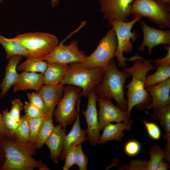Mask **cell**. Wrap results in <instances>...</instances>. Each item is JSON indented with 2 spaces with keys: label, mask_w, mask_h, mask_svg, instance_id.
<instances>
[{
  "label": "cell",
  "mask_w": 170,
  "mask_h": 170,
  "mask_svg": "<svg viewBox=\"0 0 170 170\" xmlns=\"http://www.w3.org/2000/svg\"><path fill=\"white\" fill-rule=\"evenodd\" d=\"M148 136L151 139L157 140L160 139L162 132L160 127L155 123L142 120Z\"/></svg>",
  "instance_id": "cell-34"
},
{
  "label": "cell",
  "mask_w": 170,
  "mask_h": 170,
  "mask_svg": "<svg viewBox=\"0 0 170 170\" xmlns=\"http://www.w3.org/2000/svg\"><path fill=\"white\" fill-rule=\"evenodd\" d=\"M131 76L129 73L118 69L113 59L105 71L103 78L95 90L98 98L114 99L119 107L127 111L128 101L124 96V86L127 79Z\"/></svg>",
  "instance_id": "cell-3"
},
{
  "label": "cell",
  "mask_w": 170,
  "mask_h": 170,
  "mask_svg": "<svg viewBox=\"0 0 170 170\" xmlns=\"http://www.w3.org/2000/svg\"><path fill=\"white\" fill-rule=\"evenodd\" d=\"M3 147L5 159L0 170H49L42 161H37L32 157L37 148L29 142L4 138Z\"/></svg>",
  "instance_id": "cell-2"
},
{
  "label": "cell",
  "mask_w": 170,
  "mask_h": 170,
  "mask_svg": "<svg viewBox=\"0 0 170 170\" xmlns=\"http://www.w3.org/2000/svg\"><path fill=\"white\" fill-rule=\"evenodd\" d=\"M0 44L6 53V59L15 55L29 57L26 49L20 43L13 38H8L0 34Z\"/></svg>",
  "instance_id": "cell-24"
},
{
  "label": "cell",
  "mask_w": 170,
  "mask_h": 170,
  "mask_svg": "<svg viewBox=\"0 0 170 170\" xmlns=\"http://www.w3.org/2000/svg\"><path fill=\"white\" fill-rule=\"evenodd\" d=\"M117 42L113 27L101 39L95 50L81 63L89 69L99 68L105 70L111 60L115 56Z\"/></svg>",
  "instance_id": "cell-8"
},
{
  "label": "cell",
  "mask_w": 170,
  "mask_h": 170,
  "mask_svg": "<svg viewBox=\"0 0 170 170\" xmlns=\"http://www.w3.org/2000/svg\"><path fill=\"white\" fill-rule=\"evenodd\" d=\"M48 63L39 59L29 57L17 68V70L20 71L43 74L47 68Z\"/></svg>",
  "instance_id": "cell-26"
},
{
  "label": "cell",
  "mask_w": 170,
  "mask_h": 170,
  "mask_svg": "<svg viewBox=\"0 0 170 170\" xmlns=\"http://www.w3.org/2000/svg\"><path fill=\"white\" fill-rule=\"evenodd\" d=\"M4 138L0 134V170L2 167L5 161V156L4 152L3 143Z\"/></svg>",
  "instance_id": "cell-42"
},
{
  "label": "cell",
  "mask_w": 170,
  "mask_h": 170,
  "mask_svg": "<svg viewBox=\"0 0 170 170\" xmlns=\"http://www.w3.org/2000/svg\"><path fill=\"white\" fill-rule=\"evenodd\" d=\"M1 116L6 127L14 135L19 124L20 121H18L12 117L10 115L8 109H6L3 111Z\"/></svg>",
  "instance_id": "cell-32"
},
{
  "label": "cell",
  "mask_w": 170,
  "mask_h": 170,
  "mask_svg": "<svg viewBox=\"0 0 170 170\" xmlns=\"http://www.w3.org/2000/svg\"><path fill=\"white\" fill-rule=\"evenodd\" d=\"M133 61L131 67L122 69L132 76L130 82L124 87L127 89V112L129 116L133 107L135 106L139 110H144L151 102V98L145 87L144 82L148 72L156 68L151 59L145 60L141 57Z\"/></svg>",
  "instance_id": "cell-1"
},
{
  "label": "cell",
  "mask_w": 170,
  "mask_h": 170,
  "mask_svg": "<svg viewBox=\"0 0 170 170\" xmlns=\"http://www.w3.org/2000/svg\"><path fill=\"white\" fill-rule=\"evenodd\" d=\"M170 4V0H160Z\"/></svg>",
  "instance_id": "cell-45"
},
{
  "label": "cell",
  "mask_w": 170,
  "mask_h": 170,
  "mask_svg": "<svg viewBox=\"0 0 170 170\" xmlns=\"http://www.w3.org/2000/svg\"><path fill=\"white\" fill-rule=\"evenodd\" d=\"M156 71L151 75H147L145 77V88L156 85L170 79V65L156 66Z\"/></svg>",
  "instance_id": "cell-25"
},
{
  "label": "cell",
  "mask_w": 170,
  "mask_h": 170,
  "mask_svg": "<svg viewBox=\"0 0 170 170\" xmlns=\"http://www.w3.org/2000/svg\"><path fill=\"white\" fill-rule=\"evenodd\" d=\"M54 127L53 118L46 117L41 125L35 144L37 149L41 148L45 144Z\"/></svg>",
  "instance_id": "cell-27"
},
{
  "label": "cell",
  "mask_w": 170,
  "mask_h": 170,
  "mask_svg": "<svg viewBox=\"0 0 170 170\" xmlns=\"http://www.w3.org/2000/svg\"><path fill=\"white\" fill-rule=\"evenodd\" d=\"M76 146L74 147L68 152L65 156V163L63 168V170H68L76 164Z\"/></svg>",
  "instance_id": "cell-39"
},
{
  "label": "cell",
  "mask_w": 170,
  "mask_h": 170,
  "mask_svg": "<svg viewBox=\"0 0 170 170\" xmlns=\"http://www.w3.org/2000/svg\"><path fill=\"white\" fill-rule=\"evenodd\" d=\"M81 91V88L77 87L67 85L65 87L63 96L54 114L56 122L64 129L77 117L78 112L76 106Z\"/></svg>",
  "instance_id": "cell-9"
},
{
  "label": "cell",
  "mask_w": 170,
  "mask_h": 170,
  "mask_svg": "<svg viewBox=\"0 0 170 170\" xmlns=\"http://www.w3.org/2000/svg\"><path fill=\"white\" fill-rule=\"evenodd\" d=\"M170 167L168 162L162 159L160 162L156 170H167Z\"/></svg>",
  "instance_id": "cell-43"
},
{
  "label": "cell",
  "mask_w": 170,
  "mask_h": 170,
  "mask_svg": "<svg viewBox=\"0 0 170 170\" xmlns=\"http://www.w3.org/2000/svg\"><path fill=\"white\" fill-rule=\"evenodd\" d=\"M11 107L9 113L11 116L16 119L20 121V113L22 110L23 104L20 100L15 98L11 102Z\"/></svg>",
  "instance_id": "cell-38"
},
{
  "label": "cell",
  "mask_w": 170,
  "mask_h": 170,
  "mask_svg": "<svg viewBox=\"0 0 170 170\" xmlns=\"http://www.w3.org/2000/svg\"><path fill=\"white\" fill-rule=\"evenodd\" d=\"M45 116L33 119H28L30 128L29 142L35 145L41 125L46 118Z\"/></svg>",
  "instance_id": "cell-30"
},
{
  "label": "cell",
  "mask_w": 170,
  "mask_h": 170,
  "mask_svg": "<svg viewBox=\"0 0 170 170\" xmlns=\"http://www.w3.org/2000/svg\"><path fill=\"white\" fill-rule=\"evenodd\" d=\"M65 129L59 124L54 127L51 134L45 144L50 151V158L54 163L57 164L63 148L65 137Z\"/></svg>",
  "instance_id": "cell-19"
},
{
  "label": "cell",
  "mask_w": 170,
  "mask_h": 170,
  "mask_svg": "<svg viewBox=\"0 0 170 170\" xmlns=\"http://www.w3.org/2000/svg\"><path fill=\"white\" fill-rule=\"evenodd\" d=\"M150 168L149 161L136 159L132 160L129 164L125 163L123 166L119 167L118 169L121 170H150Z\"/></svg>",
  "instance_id": "cell-31"
},
{
  "label": "cell",
  "mask_w": 170,
  "mask_h": 170,
  "mask_svg": "<svg viewBox=\"0 0 170 170\" xmlns=\"http://www.w3.org/2000/svg\"><path fill=\"white\" fill-rule=\"evenodd\" d=\"M61 42L55 49L46 56L39 59L47 62H54L69 65L75 63H82L87 56L80 50L78 42L73 39L68 45Z\"/></svg>",
  "instance_id": "cell-10"
},
{
  "label": "cell",
  "mask_w": 170,
  "mask_h": 170,
  "mask_svg": "<svg viewBox=\"0 0 170 170\" xmlns=\"http://www.w3.org/2000/svg\"><path fill=\"white\" fill-rule=\"evenodd\" d=\"M148 152L150 156V170H156L160 162L165 158L164 150L156 145L150 148Z\"/></svg>",
  "instance_id": "cell-29"
},
{
  "label": "cell",
  "mask_w": 170,
  "mask_h": 170,
  "mask_svg": "<svg viewBox=\"0 0 170 170\" xmlns=\"http://www.w3.org/2000/svg\"><path fill=\"white\" fill-rule=\"evenodd\" d=\"M44 85L43 74L23 71L19 74L18 80L13 86V91L16 93L31 89L38 92Z\"/></svg>",
  "instance_id": "cell-18"
},
{
  "label": "cell",
  "mask_w": 170,
  "mask_h": 170,
  "mask_svg": "<svg viewBox=\"0 0 170 170\" xmlns=\"http://www.w3.org/2000/svg\"><path fill=\"white\" fill-rule=\"evenodd\" d=\"M146 113L150 114L148 112ZM156 120L160 121L165 131L163 138L166 140L164 158L170 162V104H169L156 111H154L152 115L150 114Z\"/></svg>",
  "instance_id": "cell-22"
},
{
  "label": "cell",
  "mask_w": 170,
  "mask_h": 170,
  "mask_svg": "<svg viewBox=\"0 0 170 170\" xmlns=\"http://www.w3.org/2000/svg\"><path fill=\"white\" fill-rule=\"evenodd\" d=\"M134 0H99L100 11L103 14V19L109 22L113 20L128 21Z\"/></svg>",
  "instance_id": "cell-11"
},
{
  "label": "cell",
  "mask_w": 170,
  "mask_h": 170,
  "mask_svg": "<svg viewBox=\"0 0 170 170\" xmlns=\"http://www.w3.org/2000/svg\"><path fill=\"white\" fill-rule=\"evenodd\" d=\"M132 122H119L116 124L110 123L106 124L102 129L103 133L98 144H104L110 140L122 141L124 133V130H129L131 128Z\"/></svg>",
  "instance_id": "cell-20"
},
{
  "label": "cell",
  "mask_w": 170,
  "mask_h": 170,
  "mask_svg": "<svg viewBox=\"0 0 170 170\" xmlns=\"http://www.w3.org/2000/svg\"><path fill=\"white\" fill-rule=\"evenodd\" d=\"M87 106L85 110H82L87 124L86 130L88 140L91 145L98 144L101 130L99 122L96 103L98 98L95 90L88 95Z\"/></svg>",
  "instance_id": "cell-12"
},
{
  "label": "cell",
  "mask_w": 170,
  "mask_h": 170,
  "mask_svg": "<svg viewBox=\"0 0 170 170\" xmlns=\"http://www.w3.org/2000/svg\"><path fill=\"white\" fill-rule=\"evenodd\" d=\"M131 14L147 17L160 28H170V4L160 0H134Z\"/></svg>",
  "instance_id": "cell-6"
},
{
  "label": "cell",
  "mask_w": 170,
  "mask_h": 170,
  "mask_svg": "<svg viewBox=\"0 0 170 170\" xmlns=\"http://www.w3.org/2000/svg\"><path fill=\"white\" fill-rule=\"evenodd\" d=\"M97 102L99 106L98 113L101 130L106 124L112 122L133 123L127 111L123 110L114 105L110 100L98 97Z\"/></svg>",
  "instance_id": "cell-13"
},
{
  "label": "cell",
  "mask_w": 170,
  "mask_h": 170,
  "mask_svg": "<svg viewBox=\"0 0 170 170\" xmlns=\"http://www.w3.org/2000/svg\"><path fill=\"white\" fill-rule=\"evenodd\" d=\"M3 0H0V4L3 2Z\"/></svg>",
  "instance_id": "cell-46"
},
{
  "label": "cell",
  "mask_w": 170,
  "mask_h": 170,
  "mask_svg": "<svg viewBox=\"0 0 170 170\" xmlns=\"http://www.w3.org/2000/svg\"><path fill=\"white\" fill-rule=\"evenodd\" d=\"M105 71L99 68H87L83 66L81 63L70 64L60 84L80 88L82 91L80 97H86L101 82Z\"/></svg>",
  "instance_id": "cell-4"
},
{
  "label": "cell",
  "mask_w": 170,
  "mask_h": 170,
  "mask_svg": "<svg viewBox=\"0 0 170 170\" xmlns=\"http://www.w3.org/2000/svg\"><path fill=\"white\" fill-rule=\"evenodd\" d=\"M59 4V0H51V5L53 8H55Z\"/></svg>",
  "instance_id": "cell-44"
},
{
  "label": "cell",
  "mask_w": 170,
  "mask_h": 170,
  "mask_svg": "<svg viewBox=\"0 0 170 170\" xmlns=\"http://www.w3.org/2000/svg\"><path fill=\"white\" fill-rule=\"evenodd\" d=\"M25 116L28 119L45 116L44 112L29 102L26 101L23 107Z\"/></svg>",
  "instance_id": "cell-33"
},
{
  "label": "cell",
  "mask_w": 170,
  "mask_h": 170,
  "mask_svg": "<svg viewBox=\"0 0 170 170\" xmlns=\"http://www.w3.org/2000/svg\"><path fill=\"white\" fill-rule=\"evenodd\" d=\"M145 88L151 98V102L145 109H153L156 111L170 104V79Z\"/></svg>",
  "instance_id": "cell-16"
},
{
  "label": "cell",
  "mask_w": 170,
  "mask_h": 170,
  "mask_svg": "<svg viewBox=\"0 0 170 170\" xmlns=\"http://www.w3.org/2000/svg\"><path fill=\"white\" fill-rule=\"evenodd\" d=\"M30 133L28 119L25 115L20 117L19 124L14 134V139L23 142H29Z\"/></svg>",
  "instance_id": "cell-28"
},
{
  "label": "cell",
  "mask_w": 170,
  "mask_h": 170,
  "mask_svg": "<svg viewBox=\"0 0 170 170\" xmlns=\"http://www.w3.org/2000/svg\"><path fill=\"white\" fill-rule=\"evenodd\" d=\"M27 50L29 57L40 59L51 53L58 45L57 37L46 32H28L13 38Z\"/></svg>",
  "instance_id": "cell-7"
},
{
  "label": "cell",
  "mask_w": 170,
  "mask_h": 170,
  "mask_svg": "<svg viewBox=\"0 0 170 170\" xmlns=\"http://www.w3.org/2000/svg\"><path fill=\"white\" fill-rule=\"evenodd\" d=\"M141 18L134 16L130 21H123L113 20L109 22L115 31L117 39V46L115 53V56L117 59L118 65L120 67H126V61H133L141 56L136 55L129 59L125 58L123 54H128L132 52L133 45L131 42L136 40L139 37L136 31L132 32V29L135 24L139 21Z\"/></svg>",
  "instance_id": "cell-5"
},
{
  "label": "cell",
  "mask_w": 170,
  "mask_h": 170,
  "mask_svg": "<svg viewBox=\"0 0 170 170\" xmlns=\"http://www.w3.org/2000/svg\"><path fill=\"white\" fill-rule=\"evenodd\" d=\"M167 53L166 55L163 58L155 60L152 61V63L156 66L170 65V46L169 45H163Z\"/></svg>",
  "instance_id": "cell-40"
},
{
  "label": "cell",
  "mask_w": 170,
  "mask_h": 170,
  "mask_svg": "<svg viewBox=\"0 0 170 170\" xmlns=\"http://www.w3.org/2000/svg\"><path fill=\"white\" fill-rule=\"evenodd\" d=\"M141 146L140 143L135 140H131L127 142L124 145V150L127 156L133 157L140 152Z\"/></svg>",
  "instance_id": "cell-35"
},
{
  "label": "cell",
  "mask_w": 170,
  "mask_h": 170,
  "mask_svg": "<svg viewBox=\"0 0 170 170\" xmlns=\"http://www.w3.org/2000/svg\"><path fill=\"white\" fill-rule=\"evenodd\" d=\"M29 102L44 113L45 104L42 96L38 92H33L27 94Z\"/></svg>",
  "instance_id": "cell-37"
},
{
  "label": "cell",
  "mask_w": 170,
  "mask_h": 170,
  "mask_svg": "<svg viewBox=\"0 0 170 170\" xmlns=\"http://www.w3.org/2000/svg\"><path fill=\"white\" fill-rule=\"evenodd\" d=\"M88 157L84 152L81 144L76 146V164L79 170H87V166L88 162Z\"/></svg>",
  "instance_id": "cell-36"
},
{
  "label": "cell",
  "mask_w": 170,
  "mask_h": 170,
  "mask_svg": "<svg viewBox=\"0 0 170 170\" xmlns=\"http://www.w3.org/2000/svg\"><path fill=\"white\" fill-rule=\"evenodd\" d=\"M80 103L81 99L79 98L76 104L77 115L71 130L66 135L63 148L60 157L61 160L65 159L66 154L70 149L88 140L86 130L82 129L80 125L79 117Z\"/></svg>",
  "instance_id": "cell-17"
},
{
  "label": "cell",
  "mask_w": 170,
  "mask_h": 170,
  "mask_svg": "<svg viewBox=\"0 0 170 170\" xmlns=\"http://www.w3.org/2000/svg\"><path fill=\"white\" fill-rule=\"evenodd\" d=\"M64 85L44 84L38 91L45 104L44 114L46 118H53L55 107L62 98Z\"/></svg>",
  "instance_id": "cell-15"
},
{
  "label": "cell",
  "mask_w": 170,
  "mask_h": 170,
  "mask_svg": "<svg viewBox=\"0 0 170 170\" xmlns=\"http://www.w3.org/2000/svg\"><path fill=\"white\" fill-rule=\"evenodd\" d=\"M68 65L50 62L43 73L44 84L56 85L60 83L65 76Z\"/></svg>",
  "instance_id": "cell-23"
},
{
  "label": "cell",
  "mask_w": 170,
  "mask_h": 170,
  "mask_svg": "<svg viewBox=\"0 0 170 170\" xmlns=\"http://www.w3.org/2000/svg\"><path fill=\"white\" fill-rule=\"evenodd\" d=\"M0 134L4 138L14 139V135L11 133L6 127L0 113Z\"/></svg>",
  "instance_id": "cell-41"
},
{
  "label": "cell",
  "mask_w": 170,
  "mask_h": 170,
  "mask_svg": "<svg viewBox=\"0 0 170 170\" xmlns=\"http://www.w3.org/2000/svg\"><path fill=\"white\" fill-rule=\"evenodd\" d=\"M22 57L20 55H15L8 59V62L5 68V76L0 84V89L2 90L0 94L1 98L17 82L19 74L17 72V67Z\"/></svg>",
  "instance_id": "cell-21"
},
{
  "label": "cell",
  "mask_w": 170,
  "mask_h": 170,
  "mask_svg": "<svg viewBox=\"0 0 170 170\" xmlns=\"http://www.w3.org/2000/svg\"><path fill=\"white\" fill-rule=\"evenodd\" d=\"M143 32V39L138 49L144 51L145 47L148 48V54H151L155 47L160 45H170V30H163L152 27L144 21L140 22Z\"/></svg>",
  "instance_id": "cell-14"
}]
</instances>
